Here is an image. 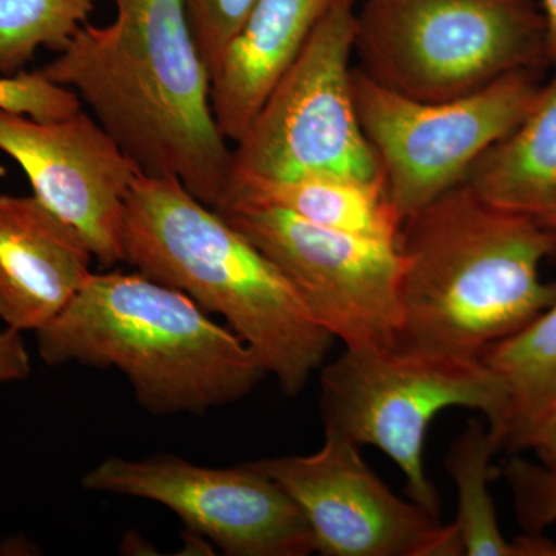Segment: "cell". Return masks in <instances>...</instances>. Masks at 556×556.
<instances>
[{"instance_id":"cell-5","label":"cell","mask_w":556,"mask_h":556,"mask_svg":"<svg viewBox=\"0 0 556 556\" xmlns=\"http://www.w3.org/2000/svg\"><path fill=\"white\" fill-rule=\"evenodd\" d=\"M533 0H358L362 72L417 101H448L546 60Z\"/></svg>"},{"instance_id":"cell-8","label":"cell","mask_w":556,"mask_h":556,"mask_svg":"<svg viewBox=\"0 0 556 556\" xmlns=\"http://www.w3.org/2000/svg\"><path fill=\"white\" fill-rule=\"evenodd\" d=\"M540 90L535 70H519L456 100L417 101L354 68L358 121L399 218L463 185L486 150L526 118Z\"/></svg>"},{"instance_id":"cell-17","label":"cell","mask_w":556,"mask_h":556,"mask_svg":"<svg viewBox=\"0 0 556 556\" xmlns=\"http://www.w3.org/2000/svg\"><path fill=\"white\" fill-rule=\"evenodd\" d=\"M501 452L489 426L468 420L466 430L453 442L444 467L457 490L456 526L464 555L555 556L556 544L541 535L508 541L501 532L495 501L489 484L495 477L493 456Z\"/></svg>"},{"instance_id":"cell-21","label":"cell","mask_w":556,"mask_h":556,"mask_svg":"<svg viewBox=\"0 0 556 556\" xmlns=\"http://www.w3.org/2000/svg\"><path fill=\"white\" fill-rule=\"evenodd\" d=\"M0 109L38 121L67 118L83 110L76 91L51 83L39 70L0 78Z\"/></svg>"},{"instance_id":"cell-19","label":"cell","mask_w":556,"mask_h":556,"mask_svg":"<svg viewBox=\"0 0 556 556\" xmlns=\"http://www.w3.org/2000/svg\"><path fill=\"white\" fill-rule=\"evenodd\" d=\"M98 0H0V78L24 72L39 49L61 53Z\"/></svg>"},{"instance_id":"cell-1","label":"cell","mask_w":556,"mask_h":556,"mask_svg":"<svg viewBox=\"0 0 556 556\" xmlns=\"http://www.w3.org/2000/svg\"><path fill=\"white\" fill-rule=\"evenodd\" d=\"M105 27L86 24L39 68L89 105L146 177L177 178L217 207L232 174V150L211 102L182 0H115Z\"/></svg>"},{"instance_id":"cell-23","label":"cell","mask_w":556,"mask_h":556,"mask_svg":"<svg viewBox=\"0 0 556 556\" xmlns=\"http://www.w3.org/2000/svg\"><path fill=\"white\" fill-rule=\"evenodd\" d=\"M30 375V357L21 332L7 328L0 331V383L22 380Z\"/></svg>"},{"instance_id":"cell-18","label":"cell","mask_w":556,"mask_h":556,"mask_svg":"<svg viewBox=\"0 0 556 556\" xmlns=\"http://www.w3.org/2000/svg\"><path fill=\"white\" fill-rule=\"evenodd\" d=\"M508 401L501 450L518 453L548 409L556 405V302L517 334L485 351Z\"/></svg>"},{"instance_id":"cell-7","label":"cell","mask_w":556,"mask_h":556,"mask_svg":"<svg viewBox=\"0 0 556 556\" xmlns=\"http://www.w3.org/2000/svg\"><path fill=\"white\" fill-rule=\"evenodd\" d=\"M357 2L331 0L236 142L230 179L313 174L367 181L383 178L354 101L351 60Z\"/></svg>"},{"instance_id":"cell-12","label":"cell","mask_w":556,"mask_h":556,"mask_svg":"<svg viewBox=\"0 0 556 556\" xmlns=\"http://www.w3.org/2000/svg\"><path fill=\"white\" fill-rule=\"evenodd\" d=\"M0 150L54 214L78 229L104 268L123 263L121 225L137 164L94 116L38 121L0 109Z\"/></svg>"},{"instance_id":"cell-22","label":"cell","mask_w":556,"mask_h":556,"mask_svg":"<svg viewBox=\"0 0 556 556\" xmlns=\"http://www.w3.org/2000/svg\"><path fill=\"white\" fill-rule=\"evenodd\" d=\"M190 31L206 64L208 76L217 68L230 40L240 30L255 0H182Z\"/></svg>"},{"instance_id":"cell-9","label":"cell","mask_w":556,"mask_h":556,"mask_svg":"<svg viewBox=\"0 0 556 556\" xmlns=\"http://www.w3.org/2000/svg\"><path fill=\"white\" fill-rule=\"evenodd\" d=\"M215 212L283 273L313 317L345 348H396V244L320 228L280 208L237 204Z\"/></svg>"},{"instance_id":"cell-2","label":"cell","mask_w":556,"mask_h":556,"mask_svg":"<svg viewBox=\"0 0 556 556\" xmlns=\"http://www.w3.org/2000/svg\"><path fill=\"white\" fill-rule=\"evenodd\" d=\"M396 248V350L481 358L556 302V281L541 276L556 233L467 182L405 218Z\"/></svg>"},{"instance_id":"cell-24","label":"cell","mask_w":556,"mask_h":556,"mask_svg":"<svg viewBox=\"0 0 556 556\" xmlns=\"http://www.w3.org/2000/svg\"><path fill=\"white\" fill-rule=\"evenodd\" d=\"M525 448L533 450L540 464L556 471V405L538 420L526 439Z\"/></svg>"},{"instance_id":"cell-16","label":"cell","mask_w":556,"mask_h":556,"mask_svg":"<svg viewBox=\"0 0 556 556\" xmlns=\"http://www.w3.org/2000/svg\"><path fill=\"white\" fill-rule=\"evenodd\" d=\"M464 182L486 203L556 233V73L526 118L486 150Z\"/></svg>"},{"instance_id":"cell-3","label":"cell","mask_w":556,"mask_h":556,"mask_svg":"<svg viewBox=\"0 0 556 556\" xmlns=\"http://www.w3.org/2000/svg\"><path fill=\"white\" fill-rule=\"evenodd\" d=\"M121 255L137 273L225 318L288 396L302 393L324 367L336 339L283 273L179 179H135Z\"/></svg>"},{"instance_id":"cell-4","label":"cell","mask_w":556,"mask_h":556,"mask_svg":"<svg viewBox=\"0 0 556 556\" xmlns=\"http://www.w3.org/2000/svg\"><path fill=\"white\" fill-rule=\"evenodd\" d=\"M36 338L50 367L118 369L155 416H200L236 404L268 376L232 329L137 270L91 273Z\"/></svg>"},{"instance_id":"cell-10","label":"cell","mask_w":556,"mask_h":556,"mask_svg":"<svg viewBox=\"0 0 556 556\" xmlns=\"http://www.w3.org/2000/svg\"><path fill=\"white\" fill-rule=\"evenodd\" d=\"M83 486L161 504L225 555L306 556L316 552L298 504L247 463L212 468L174 455L112 456L84 475Z\"/></svg>"},{"instance_id":"cell-20","label":"cell","mask_w":556,"mask_h":556,"mask_svg":"<svg viewBox=\"0 0 556 556\" xmlns=\"http://www.w3.org/2000/svg\"><path fill=\"white\" fill-rule=\"evenodd\" d=\"M506 479L519 526L527 535H541L556 525V471L511 453L501 466Z\"/></svg>"},{"instance_id":"cell-25","label":"cell","mask_w":556,"mask_h":556,"mask_svg":"<svg viewBox=\"0 0 556 556\" xmlns=\"http://www.w3.org/2000/svg\"><path fill=\"white\" fill-rule=\"evenodd\" d=\"M544 17V36H546V60L556 65V0H541Z\"/></svg>"},{"instance_id":"cell-6","label":"cell","mask_w":556,"mask_h":556,"mask_svg":"<svg viewBox=\"0 0 556 556\" xmlns=\"http://www.w3.org/2000/svg\"><path fill=\"white\" fill-rule=\"evenodd\" d=\"M318 408L325 433L386 453L405 479L409 500L441 514L437 485L427 477L428 427L444 409L481 412L501 450L508 401L482 358L345 348L320 371Z\"/></svg>"},{"instance_id":"cell-15","label":"cell","mask_w":556,"mask_h":556,"mask_svg":"<svg viewBox=\"0 0 556 556\" xmlns=\"http://www.w3.org/2000/svg\"><path fill=\"white\" fill-rule=\"evenodd\" d=\"M237 204L280 208L339 232L397 244L402 219L383 178L313 174L285 179L232 178L214 211Z\"/></svg>"},{"instance_id":"cell-13","label":"cell","mask_w":556,"mask_h":556,"mask_svg":"<svg viewBox=\"0 0 556 556\" xmlns=\"http://www.w3.org/2000/svg\"><path fill=\"white\" fill-rule=\"evenodd\" d=\"M79 230L38 197L0 195V320L39 331L67 308L93 262Z\"/></svg>"},{"instance_id":"cell-14","label":"cell","mask_w":556,"mask_h":556,"mask_svg":"<svg viewBox=\"0 0 556 556\" xmlns=\"http://www.w3.org/2000/svg\"><path fill=\"white\" fill-rule=\"evenodd\" d=\"M331 0H255L211 76L215 119L228 141L239 142L291 65Z\"/></svg>"},{"instance_id":"cell-11","label":"cell","mask_w":556,"mask_h":556,"mask_svg":"<svg viewBox=\"0 0 556 556\" xmlns=\"http://www.w3.org/2000/svg\"><path fill=\"white\" fill-rule=\"evenodd\" d=\"M249 467L277 482L298 504L327 556L464 555L455 525H442L415 501L399 497L371 470L361 447L325 433L313 455L265 457Z\"/></svg>"}]
</instances>
